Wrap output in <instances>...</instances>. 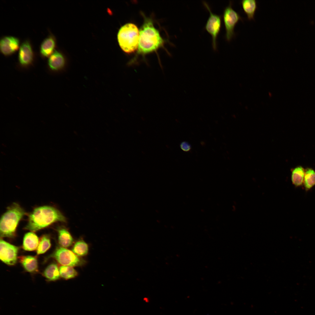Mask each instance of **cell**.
<instances>
[{
	"mask_svg": "<svg viewBox=\"0 0 315 315\" xmlns=\"http://www.w3.org/2000/svg\"><path fill=\"white\" fill-rule=\"evenodd\" d=\"M66 219L57 208L43 206L34 208L29 215L24 229L35 232L57 222H65Z\"/></svg>",
	"mask_w": 315,
	"mask_h": 315,
	"instance_id": "cell-1",
	"label": "cell"
},
{
	"mask_svg": "<svg viewBox=\"0 0 315 315\" xmlns=\"http://www.w3.org/2000/svg\"><path fill=\"white\" fill-rule=\"evenodd\" d=\"M164 40L154 26L151 19L145 18L139 31L138 52L146 54L156 51L163 45Z\"/></svg>",
	"mask_w": 315,
	"mask_h": 315,
	"instance_id": "cell-2",
	"label": "cell"
},
{
	"mask_svg": "<svg viewBox=\"0 0 315 315\" xmlns=\"http://www.w3.org/2000/svg\"><path fill=\"white\" fill-rule=\"evenodd\" d=\"M25 214L24 210L17 203L8 207L1 218V237H14L19 223Z\"/></svg>",
	"mask_w": 315,
	"mask_h": 315,
	"instance_id": "cell-3",
	"label": "cell"
},
{
	"mask_svg": "<svg viewBox=\"0 0 315 315\" xmlns=\"http://www.w3.org/2000/svg\"><path fill=\"white\" fill-rule=\"evenodd\" d=\"M117 38L120 47L125 52L132 53L138 49L139 31L134 24L128 23L122 26L119 30Z\"/></svg>",
	"mask_w": 315,
	"mask_h": 315,
	"instance_id": "cell-4",
	"label": "cell"
},
{
	"mask_svg": "<svg viewBox=\"0 0 315 315\" xmlns=\"http://www.w3.org/2000/svg\"><path fill=\"white\" fill-rule=\"evenodd\" d=\"M232 5V3L230 1L225 8L223 16L225 30V37L228 41H230L235 36V26L239 20L242 19L239 13L233 8Z\"/></svg>",
	"mask_w": 315,
	"mask_h": 315,
	"instance_id": "cell-5",
	"label": "cell"
},
{
	"mask_svg": "<svg viewBox=\"0 0 315 315\" xmlns=\"http://www.w3.org/2000/svg\"><path fill=\"white\" fill-rule=\"evenodd\" d=\"M203 3L209 13L205 29L211 36L212 47L213 50L216 51L217 49V38L221 28V18L220 15L212 12L210 6L206 2L203 1Z\"/></svg>",
	"mask_w": 315,
	"mask_h": 315,
	"instance_id": "cell-6",
	"label": "cell"
},
{
	"mask_svg": "<svg viewBox=\"0 0 315 315\" xmlns=\"http://www.w3.org/2000/svg\"><path fill=\"white\" fill-rule=\"evenodd\" d=\"M52 256L62 266L73 267L80 265L83 262L72 251L62 247L57 248Z\"/></svg>",
	"mask_w": 315,
	"mask_h": 315,
	"instance_id": "cell-7",
	"label": "cell"
},
{
	"mask_svg": "<svg viewBox=\"0 0 315 315\" xmlns=\"http://www.w3.org/2000/svg\"><path fill=\"white\" fill-rule=\"evenodd\" d=\"M0 258L4 263L10 265H15L17 260L18 247L1 239Z\"/></svg>",
	"mask_w": 315,
	"mask_h": 315,
	"instance_id": "cell-8",
	"label": "cell"
},
{
	"mask_svg": "<svg viewBox=\"0 0 315 315\" xmlns=\"http://www.w3.org/2000/svg\"><path fill=\"white\" fill-rule=\"evenodd\" d=\"M19 39L12 36H6L2 37L0 41V50L1 53L5 56H9L15 53L19 49Z\"/></svg>",
	"mask_w": 315,
	"mask_h": 315,
	"instance_id": "cell-9",
	"label": "cell"
},
{
	"mask_svg": "<svg viewBox=\"0 0 315 315\" xmlns=\"http://www.w3.org/2000/svg\"><path fill=\"white\" fill-rule=\"evenodd\" d=\"M18 53L20 64L23 67L27 66L32 64L34 60V53L29 41L26 40L21 44Z\"/></svg>",
	"mask_w": 315,
	"mask_h": 315,
	"instance_id": "cell-10",
	"label": "cell"
},
{
	"mask_svg": "<svg viewBox=\"0 0 315 315\" xmlns=\"http://www.w3.org/2000/svg\"><path fill=\"white\" fill-rule=\"evenodd\" d=\"M65 63V60L63 55L55 50L49 57L48 61L49 67L53 71L61 70L64 66Z\"/></svg>",
	"mask_w": 315,
	"mask_h": 315,
	"instance_id": "cell-11",
	"label": "cell"
},
{
	"mask_svg": "<svg viewBox=\"0 0 315 315\" xmlns=\"http://www.w3.org/2000/svg\"><path fill=\"white\" fill-rule=\"evenodd\" d=\"M55 39L52 35H50L42 42L40 47V53L44 57H49L54 51L55 46Z\"/></svg>",
	"mask_w": 315,
	"mask_h": 315,
	"instance_id": "cell-12",
	"label": "cell"
},
{
	"mask_svg": "<svg viewBox=\"0 0 315 315\" xmlns=\"http://www.w3.org/2000/svg\"><path fill=\"white\" fill-rule=\"evenodd\" d=\"M39 240L36 235L32 232L26 233L24 238L22 247L26 251H33L37 249Z\"/></svg>",
	"mask_w": 315,
	"mask_h": 315,
	"instance_id": "cell-13",
	"label": "cell"
},
{
	"mask_svg": "<svg viewBox=\"0 0 315 315\" xmlns=\"http://www.w3.org/2000/svg\"><path fill=\"white\" fill-rule=\"evenodd\" d=\"M18 258L20 262L27 272L32 273L38 271V262L36 257L30 256H21Z\"/></svg>",
	"mask_w": 315,
	"mask_h": 315,
	"instance_id": "cell-14",
	"label": "cell"
},
{
	"mask_svg": "<svg viewBox=\"0 0 315 315\" xmlns=\"http://www.w3.org/2000/svg\"><path fill=\"white\" fill-rule=\"evenodd\" d=\"M305 170L301 166H298L291 170L292 183L295 187H300L303 184Z\"/></svg>",
	"mask_w": 315,
	"mask_h": 315,
	"instance_id": "cell-15",
	"label": "cell"
},
{
	"mask_svg": "<svg viewBox=\"0 0 315 315\" xmlns=\"http://www.w3.org/2000/svg\"><path fill=\"white\" fill-rule=\"evenodd\" d=\"M243 9L249 20L254 19L255 14L258 7L256 0H243L241 1Z\"/></svg>",
	"mask_w": 315,
	"mask_h": 315,
	"instance_id": "cell-16",
	"label": "cell"
},
{
	"mask_svg": "<svg viewBox=\"0 0 315 315\" xmlns=\"http://www.w3.org/2000/svg\"><path fill=\"white\" fill-rule=\"evenodd\" d=\"M58 242L62 247L67 248L72 244L73 238L68 230L63 227L60 228L57 230Z\"/></svg>",
	"mask_w": 315,
	"mask_h": 315,
	"instance_id": "cell-17",
	"label": "cell"
},
{
	"mask_svg": "<svg viewBox=\"0 0 315 315\" xmlns=\"http://www.w3.org/2000/svg\"><path fill=\"white\" fill-rule=\"evenodd\" d=\"M43 275L47 280L49 281H55L60 278L59 269L57 264L52 263L46 268L43 272Z\"/></svg>",
	"mask_w": 315,
	"mask_h": 315,
	"instance_id": "cell-18",
	"label": "cell"
},
{
	"mask_svg": "<svg viewBox=\"0 0 315 315\" xmlns=\"http://www.w3.org/2000/svg\"><path fill=\"white\" fill-rule=\"evenodd\" d=\"M303 185L306 191H308L315 185V171L312 168L305 169Z\"/></svg>",
	"mask_w": 315,
	"mask_h": 315,
	"instance_id": "cell-19",
	"label": "cell"
},
{
	"mask_svg": "<svg viewBox=\"0 0 315 315\" xmlns=\"http://www.w3.org/2000/svg\"><path fill=\"white\" fill-rule=\"evenodd\" d=\"M72 251L78 256H82L87 254L88 251L87 244L82 240L77 241L74 245Z\"/></svg>",
	"mask_w": 315,
	"mask_h": 315,
	"instance_id": "cell-20",
	"label": "cell"
},
{
	"mask_svg": "<svg viewBox=\"0 0 315 315\" xmlns=\"http://www.w3.org/2000/svg\"><path fill=\"white\" fill-rule=\"evenodd\" d=\"M51 245L49 236L47 235H43L40 238L36 249L37 254H43L46 252Z\"/></svg>",
	"mask_w": 315,
	"mask_h": 315,
	"instance_id": "cell-21",
	"label": "cell"
},
{
	"mask_svg": "<svg viewBox=\"0 0 315 315\" xmlns=\"http://www.w3.org/2000/svg\"><path fill=\"white\" fill-rule=\"evenodd\" d=\"M59 269L60 276L65 279L74 278L77 275V271L72 267L62 266Z\"/></svg>",
	"mask_w": 315,
	"mask_h": 315,
	"instance_id": "cell-22",
	"label": "cell"
},
{
	"mask_svg": "<svg viewBox=\"0 0 315 315\" xmlns=\"http://www.w3.org/2000/svg\"><path fill=\"white\" fill-rule=\"evenodd\" d=\"M181 148L185 152L190 151L192 148L191 145L188 142L183 141L181 142L180 145Z\"/></svg>",
	"mask_w": 315,
	"mask_h": 315,
	"instance_id": "cell-23",
	"label": "cell"
}]
</instances>
